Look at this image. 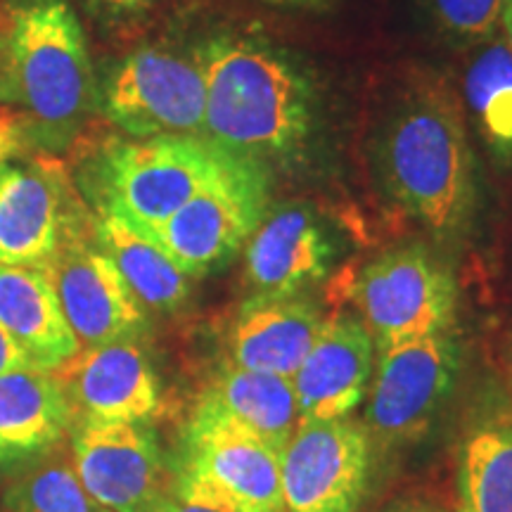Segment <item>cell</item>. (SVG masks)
<instances>
[{"instance_id":"obj_1","label":"cell","mask_w":512,"mask_h":512,"mask_svg":"<svg viewBox=\"0 0 512 512\" xmlns=\"http://www.w3.org/2000/svg\"><path fill=\"white\" fill-rule=\"evenodd\" d=\"M207 88L204 138L271 164L304 150L316 126L313 81L259 38L219 36L197 50Z\"/></svg>"},{"instance_id":"obj_2","label":"cell","mask_w":512,"mask_h":512,"mask_svg":"<svg viewBox=\"0 0 512 512\" xmlns=\"http://www.w3.org/2000/svg\"><path fill=\"white\" fill-rule=\"evenodd\" d=\"M380 169L394 202L437 240L465 238L479 209L477 159L456 100L422 91L387 121Z\"/></svg>"},{"instance_id":"obj_3","label":"cell","mask_w":512,"mask_h":512,"mask_svg":"<svg viewBox=\"0 0 512 512\" xmlns=\"http://www.w3.org/2000/svg\"><path fill=\"white\" fill-rule=\"evenodd\" d=\"M5 64L24 136L46 150L67 147L95 105L91 55L72 5L29 0L17 8Z\"/></svg>"},{"instance_id":"obj_4","label":"cell","mask_w":512,"mask_h":512,"mask_svg":"<svg viewBox=\"0 0 512 512\" xmlns=\"http://www.w3.org/2000/svg\"><path fill=\"white\" fill-rule=\"evenodd\" d=\"M238 159L204 136L119 140L95 166L98 207L152 233Z\"/></svg>"},{"instance_id":"obj_5","label":"cell","mask_w":512,"mask_h":512,"mask_svg":"<svg viewBox=\"0 0 512 512\" xmlns=\"http://www.w3.org/2000/svg\"><path fill=\"white\" fill-rule=\"evenodd\" d=\"M268 209V164L240 157L150 235L195 280L226 266L247 245Z\"/></svg>"},{"instance_id":"obj_6","label":"cell","mask_w":512,"mask_h":512,"mask_svg":"<svg viewBox=\"0 0 512 512\" xmlns=\"http://www.w3.org/2000/svg\"><path fill=\"white\" fill-rule=\"evenodd\" d=\"M460 366L463 351L453 330L377 349L363 422L370 441L380 448L418 441L451 396Z\"/></svg>"},{"instance_id":"obj_7","label":"cell","mask_w":512,"mask_h":512,"mask_svg":"<svg viewBox=\"0 0 512 512\" xmlns=\"http://www.w3.org/2000/svg\"><path fill=\"white\" fill-rule=\"evenodd\" d=\"M354 302L377 349L451 332L458 285L451 268L425 247H396L356 278Z\"/></svg>"},{"instance_id":"obj_8","label":"cell","mask_w":512,"mask_h":512,"mask_svg":"<svg viewBox=\"0 0 512 512\" xmlns=\"http://www.w3.org/2000/svg\"><path fill=\"white\" fill-rule=\"evenodd\" d=\"M204 105L200 62L162 48L128 55L100 93L102 114L133 140L204 136Z\"/></svg>"},{"instance_id":"obj_9","label":"cell","mask_w":512,"mask_h":512,"mask_svg":"<svg viewBox=\"0 0 512 512\" xmlns=\"http://www.w3.org/2000/svg\"><path fill=\"white\" fill-rule=\"evenodd\" d=\"M373 472L363 422L299 420L280 451L285 512H358Z\"/></svg>"},{"instance_id":"obj_10","label":"cell","mask_w":512,"mask_h":512,"mask_svg":"<svg viewBox=\"0 0 512 512\" xmlns=\"http://www.w3.org/2000/svg\"><path fill=\"white\" fill-rule=\"evenodd\" d=\"M176 470L233 512H285L278 448L202 406L185 427Z\"/></svg>"},{"instance_id":"obj_11","label":"cell","mask_w":512,"mask_h":512,"mask_svg":"<svg viewBox=\"0 0 512 512\" xmlns=\"http://www.w3.org/2000/svg\"><path fill=\"white\" fill-rule=\"evenodd\" d=\"M43 271L53 283L64 318L81 347L145 335V306L126 285L114 261L95 242L93 221L69 235Z\"/></svg>"},{"instance_id":"obj_12","label":"cell","mask_w":512,"mask_h":512,"mask_svg":"<svg viewBox=\"0 0 512 512\" xmlns=\"http://www.w3.org/2000/svg\"><path fill=\"white\" fill-rule=\"evenodd\" d=\"M72 467L88 496L110 512H157L166 470L145 422H74Z\"/></svg>"},{"instance_id":"obj_13","label":"cell","mask_w":512,"mask_h":512,"mask_svg":"<svg viewBox=\"0 0 512 512\" xmlns=\"http://www.w3.org/2000/svg\"><path fill=\"white\" fill-rule=\"evenodd\" d=\"M93 219L53 162H0V264L43 268Z\"/></svg>"},{"instance_id":"obj_14","label":"cell","mask_w":512,"mask_h":512,"mask_svg":"<svg viewBox=\"0 0 512 512\" xmlns=\"http://www.w3.org/2000/svg\"><path fill=\"white\" fill-rule=\"evenodd\" d=\"M74 422H150L162 413V384L138 339L81 347L50 370Z\"/></svg>"},{"instance_id":"obj_15","label":"cell","mask_w":512,"mask_h":512,"mask_svg":"<svg viewBox=\"0 0 512 512\" xmlns=\"http://www.w3.org/2000/svg\"><path fill=\"white\" fill-rule=\"evenodd\" d=\"M377 344L361 318L335 313L323 320L316 342L292 375L299 420H339L366 399Z\"/></svg>"},{"instance_id":"obj_16","label":"cell","mask_w":512,"mask_h":512,"mask_svg":"<svg viewBox=\"0 0 512 512\" xmlns=\"http://www.w3.org/2000/svg\"><path fill=\"white\" fill-rule=\"evenodd\" d=\"M335 247L306 204H280L245 245V283L259 297H292L323 280Z\"/></svg>"},{"instance_id":"obj_17","label":"cell","mask_w":512,"mask_h":512,"mask_svg":"<svg viewBox=\"0 0 512 512\" xmlns=\"http://www.w3.org/2000/svg\"><path fill=\"white\" fill-rule=\"evenodd\" d=\"M323 316L318 306L302 294L292 297H259L252 294L230 330L233 366L259 370L292 380L316 342Z\"/></svg>"},{"instance_id":"obj_18","label":"cell","mask_w":512,"mask_h":512,"mask_svg":"<svg viewBox=\"0 0 512 512\" xmlns=\"http://www.w3.org/2000/svg\"><path fill=\"white\" fill-rule=\"evenodd\" d=\"M0 328L38 370H55L81 349L43 268L0 264Z\"/></svg>"},{"instance_id":"obj_19","label":"cell","mask_w":512,"mask_h":512,"mask_svg":"<svg viewBox=\"0 0 512 512\" xmlns=\"http://www.w3.org/2000/svg\"><path fill=\"white\" fill-rule=\"evenodd\" d=\"M72 427V408L48 370L19 368L0 375V463L46 453Z\"/></svg>"},{"instance_id":"obj_20","label":"cell","mask_w":512,"mask_h":512,"mask_svg":"<svg viewBox=\"0 0 512 512\" xmlns=\"http://www.w3.org/2000/svg\"><path fill=\"white\" fill-rule=\"evenodd\" d=\"M93 238L145 309L171 313L188 302L192 278L147 230L138 228L119 211L98 207V216H93Z\"/></svg>"},{"instance_id":"obj_21","label":"cell","mask_w":512,"mask_h":512,"mask_svg":"<svg viewBox=\"0 0 512 512\" xmlns=\"http://www.w3.org/2000/svg\"><path fill=\"white\" fill-rule=\"evenodd\" d=\"M458 512H512V411L496 396L467 430L458 453Z\"/></svg>"},{"instance_id":"obj_22","label":"cell","mask_w":512,"mask_h":512,"mask_svg":"<svg viewBox=\"0 0 512 512\" xmlns=\"http://www.w3.org/2000/svg\"><path fill=\"white\" fill-rule=\"evenodd\" d=\"M197 406L219 413L278 451H283L299 422L297 396L287 377L233 363L221 368Z\"/></svg>"},{"instance_id":"obj_23","label":"cell","mask_w":512,"mask_h":512,"mask_svg":"<svg viewBox=\"0 0 512 512\" xmlns=\"http://www.w3.org/2000/svg\"><path fill=\"white\" fill-rule=\"evenodd\" d=\"M465 102L496 162L512 166V50L498 34L467 64Z\"/></svg>"},{"instance_id":"obj_24","label":"cell","mask_w":512,"mask_h":512,"mask_svg":"<svg viewBox=\"0 0 512 512\" xmlns=\"http://www.w3.org/2000/svg\"><path fill=\"white\" fill-rule=\"evenodd\" d=\"M8 512H110L88 496L64 460L36 465L5 496Z\"/></svg>"},{"instance_id":"obj_25","label":"cell","mask_w":512,"mask_h":512,"mask_svg":"<svg viewBox=\"0 0 512 512\" xmlns=\"http://www.w3.org/2000/svg\"><path fill=\"white\" fill-rule=\"evenodd\" d=\"M508 0H427L441 34L456 48H479L501 34Z\"/></svg>"},{"instance_id":"obj_26","label":"cell","mask_w":512,"mask_h":512,"mask_svg":"<svg viewBox=\"0 0 512 512\" xmlns=\"http://www.w3.org/2000/svg\"><path fill=\"white\" fill-rule=\"evenodd\" d=\"M157 512H233L226 508L219 498L209 494L204 486L195 479L183 475L181 470L174 472V477L166 484L164 498L159 503Z\"/></svg>"},{"instance_id":"obj_27","label":"cell","mask_w":512,"mask_h":512,"mask_svg":"<svg viewBox=\"0 0 512 512\" xmlns=\"http://www.w3.org/2000/svg\"><path fill=\"white\" fill-rule=\"evenodd\" d=\"M19 368H34L27 361V356L17 349V344L8 337V332L0 328V375Z\"/></svg>"},{"instance_id":"obj_28","label":"cell","mask_w":512,"mask_h":512,"mask_svg":"<svg viewBox=\"0 0 512 512\" xmlns=\"http://www.w3.org/2000/svg\"><path fill=\"white\" fill-rule=\"evenodd\" d=\"M22 136V126L19 119L0 114V155L10 157V152L17 147V140Z\"/></svg>"},{"instance_id":"obj_29","label":"cell","mask_w":512,"mask_h":512,"mask_svg":"<svg viewBox=\"0 0 512 512\" xmlns=\"http://www.w3.org/2000/svg\"><path fill=\"white\" fill-rule=\"evenodd\" d=\"M98 3L114 12H140L145 10L147 5L155 3V0H98Z\"/></svg>"},{"instance_id":"obj_30","label":"cell","mask_w":512,"mask_h":512,"mask_svg":"<svg viewBox=\"0 0 512 512\" xmlns=\"http://www.w3.org/2000/svg\"><path fill=\"white\" fill-rule=\"evenodd\" d=\"M266 3L278 5V8H297V10H325L332 0H266Z\"/></svg>"},{"instance_id":"obj_31","label":"cell","mask_w":512,"mask_h":512,"mask_svg":"<svg viewBox=\"0 0 512 512\" xmlns=\"http://www.w3.org/2000/svg\"><path fill=\"white\" fill-rule=\"evenodd\" d=\"M501 36L505 38V43H508L510 50H512V0L505 3L503 19H501Z\"/></svg>"},{"instance_id":"obj_32","label":"cell","mask_w":512,"mask_h":512,"mask_svg":"<svg viewBox=\"0 0 512 512\" xmlns=\"http://www.w3.org/2000/svg\"><path fill=\"white\" fill-rule=\"evenodd\" d=\"M10 98V83H8V64L3 57V43H0V100Z\"/></svg>"},{"instance_id":"obj_33","label":"cell","mask_w":512,"mask_h":512,"mask_svg":"<svg viewBox=\"0 0 512 512\" xmlns=\"http://www.w3.org/2000/svg\"><path fill=\"white\" fill-rule=\"evenodd\" d=\"M508 380H505V394H508V403H510V411H512V339H510V347H508Z\"/></svg>"},{"instance_id":"obj_34","label":"cell","mask_w":512,"mask_h":512,"mask_svg":"<svg viewBox=\"0 0 512 512\" xmlns=\"http://www.w3.org/2000/svg\"><path fill=\"white\" fill-rule=\"evenodd\" d=\"M389 512H434V510L425 508V505H401V508H394Z\"/></svg>"},{"instance_id":"obj_35","label":"cell","mask_w":512,"mask_h":512,"mask_svg":"<svg viewBox=\"0 0 512 512\" xmlns=\"http://www.w3.org/2000/svg\"><path fill=\"white\" fill-rule=\"evenodd\" d=\"M5 159H8V157H5V155H0V162H5Z\"/></svg>"}]
</instances>
